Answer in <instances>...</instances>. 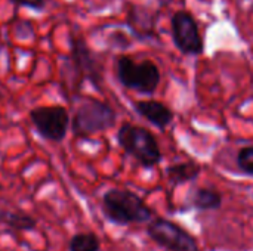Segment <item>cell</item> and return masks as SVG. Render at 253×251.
I'll list each match as a JSON object with an SVG mask.
<instances>
[{"label": "cell", "instance_id": "3", "mask_svg": "<svg viewBox=\"0 0 253 251\" xmlns=\"http://www.w3.org/2000/svg\"><path fill=\"white\" fill-rule=\"evenodd\" d=\"M116 139L120 148L144 169H153L163 160L156 136L145 127L123 123L117 130Z\"/></svg>", "mask_w": 253, "mask_h": 251}, {"label": "cell", "instance_id": "7", "mask_svg": "<svg viewBox=\"0 0 253 251\" xmlns=\"http://www.w3.org/2000/svg\"><path fill=\"white\" fill-rule=\"evenodd\" d=\"M147 235L166 251H199V241L185 228L162 216L147 223Z\"/></svg>", "mask_w": 253, "mask_h": 251}, {"label": "cell", "instance_id": "13", "mask_svg": "<svg viewBox=\"0 0 253 251\" xmlns=\"http://www.w3.org/2000/svg\"><path fill=\"white\" fill-rule=\"evenodd\" d=\"M0 223L15 232H30L37 228V219L22 210H0Z\"/></svg>", "mask_w": 253, "mask_h": 251}, {"label": "cell", "instance_id": "5", "mask_svg": "<svg viewBox=\"0 0 253 251\" xmlns=\"http://www.w3.org/2000/svg\"><path fill=\"white\" fill-rule=\"evenodd\" d=\"M116 77L119 83L141 95H154L159 89L162 75L159 67L151 59L135 61L132 56L120 55L116 58Z\"/></svg>", "mask_w": 253, "mask_h": 251}, {"label": "cell", "instance_id": "17", "mask_svg": "<svg viewBox=\"0 0 253 251\" xmlns=\"http://www.w3.org/2000/svg\"><path fill=\"white\" fill-rule=\"evenodd\" d=\"M163 6H166V4H170V3H175V1H178V3H184V0H159Z\"/></svg>", "mask_w": 253, "mask_h": 251}, {"label": "cell", "instance_id": "14", "mask_svg": "<svg viewBox=\"0 0 253 251\" xmlns=\"http://www.w3.org/2000/svg\"><path fill=\"white\" fill-rule=\"evenodd\" d=\"M68 251H101V241L93 232H79L68 241Z\"/></svg>", "mask_w": 253, "mask_h": 251}, {"label": "cell", "instance_id": "9", "mask_svg": "<svg viewBox=\"0 0 253 251\" xmlns=\"http://www.w3.org/2000/svg\"><path fill=\"white\" fill-rule=\"evenodd\" d=\"M156 21L157 12H153L145 6L132 4L127 10L126 25L130 30V33L139 40L156 37Z\"/></svg>", "mask_w": 253, "mask_h": 251}, {"label": "cell", "instance_id": "2", "mask_svg": "<svg viewBox=\"0 0 253 251\" xmlns=\"http://www.w3.org/2000/svg\"><path fill=\"white\" fill-rule=\"evenodd\" d=\"M117 112L105 101L86 96L76 107L70 129L76 138H90L116 126Z\"/></svg>", "mask_w": 253, "mask_h": 251}, {"label": "cell", "instance_id": "8", "mask_svg": "<svg viewBox=\"0 0 253 251\" xmlns=\"http://www.w3.org/2000/svg\"><path fill=\"white\" fill-rule=\"evenodd\" d=\"M170 34L175 47L182 55L199 56L205 52V40L199 24L188 10H176L170 16Z\"/></svg>", "mask_w": 253, "mask_h": 251}, {"label": "cell", "instance_id": "16", "mask_svg": "<svg viewBox=\"0 0 253 251\" xmlns=\"http://www.w3.org/2000/svg\"><path fill=\"white\" fill-rule=\"evenodd\" d=\"M9 1L13 3L15 6L25 7V9L34 10V12H43L47 6L46 0H9Z\"/></svg>", "mask_w": 253, "mask_h": 251}, {"label": "cell", "instance_id": "10", "mask_svg": "<svg viewBox=\"0 0 253 251\" xmlns=\"http://www.w3.org/2000/svg\"><path fill=\"white\" fill-rule=\"evenodd\" d=\"M133 109L139 117H142L144 120H147L150 124H153L160 130H166L168 126L172 124L175 117L173 111L168 105L154 99L136 101L133 102Z\"/></svg>", "mask_w": 253, "mask_h": 251}, {"label": "cell", "instance_id": "15", "mask_svg": "<svg viewBox=\"0 0 253 251\" xmlns=\"http://www.w3.org/2000/svg\"><path fill=\"white\" fill-rule=\"evenodd\" d=\"M236 164L245 176L253 178V146H243L239 149Z\"/></svg>", "mask_w": 253, "mask_h": 251}, {"label": "cell", "instance_id": "6", "mask_svg": "<svg viewBox=\"0 0 253 251\" xmlns=\"http://www.w3.org/2000/svg\"><path fill=\"white\" fill-rule=\"evenodd\" d=\"M28 118L36 133L43 141L61 143L68 135L71 117L64 105H42L31 108Z\"/></svg>", "mask_w": 253, "mask_h": 251}, {"label": "cell", "instance_id": "12", "mask_svg": "<svg viewBox=\"0 0 253 251\" xmlns=\"http://www.w3.org/2000/svg\"><path fill=\"white\" fill-rule=\"evenodd\" d=\"M202 173V166L196 161H184L170 164L166 169L168 180L172 186H179L184 183L194 182Z\"/></svg>", "mask_w": 253, "mask_h": 251}, {"label": "cell", "instance_id": "11", "mask_svg": "<svg viewBox=\"0 0 253 251\" xmlns=\"http://www.w3.org/2000/svg\"><path fill=\"white\" fill-rule=\"evenodd\" d=\"M224 197L213 188L197 186L187 194V209L197 212H216L222 207Z\"/></svg>", "mask_w": 253, "mask_h": 251}, {"label": "cell", "instance_id": "4", "mask_svg": "<svg viewBox=\"0 0 253 251\" xmlns=\"http://www.w3.org/2000/svg\"><path fill=\"white\" fill-rule=\"evenodd\" d=\"M65 64L73 72L77 87L83 81H89L95 89L101 90L104 84V64L83 36H70V53Z\"/></svg>", "mask_w": 253, "mask_h": 251}, {"label": "cell", "instance_id": "1", "mask_svg": "<svg viewBox=\"0 0 253 251\" xmlns=\"http://www.w3.org/2000/svg\"><path fill=\"white\" fill-rule=\"evenodd\" d=\"M101 210L105 219L117 226L147 225L154 217V212L142 197L122 188H111L104 192Z\"/></svg>", "mask_w": 253, "mask_h": 251}]
</instances>
